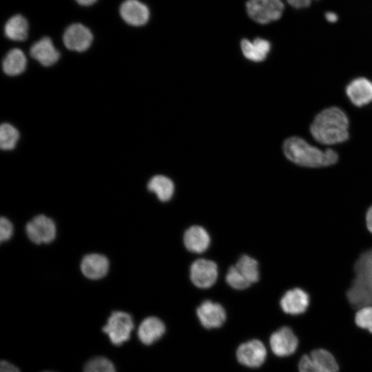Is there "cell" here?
Wrapping results in <instances>:
<instances>
[{
  "mask_svg": "<svg viewBox=\"0 0 372 372\" xmlns=\"http://www.w3.org/2000/svg\"><path fill=\"white\" fill-rule=\"evenodd\" d=\"M28 238L34 243H49L56 237L54 222L45 215H38L30 220L25 226Z\"/></svg>",
  "mask_w": 372,
  "mask_h": 372,
  "instance_id": "6",
  "label": "cell"
},
{
  "mask_svg": "<svg viewBox=\"0 0 372 372\" xmlns=\"http://www.w3.org/2000/svg\"><path fill=\"white\" fill-rule=\"evenodd\" d=\"M299 372H329L318 362L311 358L309 355L301 357L298 363Z\"/></svg>",
  "mask_w": 372,
  "mask_h": 372,
  "instance_id": "29",
  "label": "cell"
},
{
  "mask_svg": "<svg viewBox=\"0 0 372 372\" xmlns=\"http://www.w3.org/2000/svg\"><path fill=\"white\" fill-rule=\"evenodd\" d=\"M19 134L12 125L3 123L0 128V146L3 150H10L15 147Z\"/></svg>",
  "mask_w": 372,
  "mask_h": 372,
  "instance_id": "24",
  "label": "cell"
},
{
  "mask_svg": "<svg viewBox=\"0 0 372 372\" xmlns=\"http://www.w3.org/2000/svg\"><path fill=\"white\" fill-rule=\"evenodd\" d=\"M183 241L185 247L194 253H203L210 244V237L203 227L198 225L188 228L184 234Z\"/></svg>",
  "mask_w": 372,
  "mask_h": 372,
  "instance_id": "18",
  "label": "cell"
},
{
  "mask_svg": "<svg viewBox=\"0 0 372 372\" xmlns=\"http://www.w3.org/2000/svg\"><path fill=\"white\" fill-rule=\"evenodd\" d=\"M92 41L93 34L90 30L79 23L70 25L63 34L65 46L72 51H85L90 48Z\"/></svg>",
  "mask_w": 372,
  "mask_h": 372,
  "instance_id": "7",
  "label": "cell"
},
{
  "mask_svg": "<svg viewBox=\"0 0 372 372\" xmlns=\"http://www.w3.org/2000/svg\"><path fill=\"white\" fill-rule=\"evenodd\" d=\"M226 282L230 287L238 290L247 289L251 285L236 266H232L229 269L226 275Z\"/></svg>",
  "mask_w": 372,
  "mask_h": 372,
  "instance_id": "27",
  "label": "cell"
},
{
  "mask_svg": "<svg viewBox=\"0 0 372 372\" xmlns=\"http://www.w3.org/2000/svg\"><path fill=\"white\" fill-rule=\"evenodd\" d=\"M348 128L349 120L344 112L337 107H331L316 115L310 126V132L318 142L333 145L348 138Z\"/></svg>",
  "mask_w": 372,
  "mask_h": 372,
  "instance_id": "1",
  "label": "cell"
},
{
  "mask_svg": "<svg viewBox=\"0 0 372 372\" xmlns=\"http://www.w3.org/2000/svg\"><path fill=\"white\" fill-rule=\"evenodd\" d=\"M30 53L33 59L43 66L54 64L60 57L59 52L48 37H43L35 42L30 48Z\"/></svg>",
  "mask_w": 372,
  "mask_h": 372,
  "instance_id": "15",
  "label": "cell"
},
{
  "mask_svg": "<svg viewBox=\"0 0 372 372\" xmlns=\"http://www.w3.org/2000/svg\"><path fill=\"white\" fill-rule=\"evenodd\" d=\"M309 304V295L302 289L295 288L287 291L280 300L282 311L290 315L304 313Z\"/></svg>",
  "mask_w": 372,
  "mask_h": 372,
  "instance_id": "14",
  "label": "cell"
},
{
  "mask_svg": "<svg viewBox=\"0 0 372 372\" xmlns=\"http://www.w3.org/2000/svg\"><path fill=\"white\" fill-rule=\"evenodd\" d=\"M267 350L258 340H252L240 344L236 351L238 362L248 367H258L265 361Z\"/></svg>",
  "mask_w": 372,
  "mask_h": 372,
  "instance_id": "10",
  "label": "cell"
},
{
  "mask_svg": "<svg viewBox=\"0 0 372 372\" xmlns=\"http://www.w3.org/2000/svg\"><path fill=\"white\" fill-rule=\"evenodd\" d=\"M235 266L251 284L256 282L258 280V264L253 258L247 255H243L239 258Z\"/></svg>",
  "mask_w": 372,
  "mask_h": 372,
  "instance_id": "23",
  "label": "cell"
},
{
  "mask_svg": "<svg viewBox=\"0 0 372 372\" xmlns=\"http://www.w3.org/2000/svg\"><path fill=\"white\" fill-rule=\"evenodd\" d=\"M13 234V226L11 222L5 217L0 220V240L1 242L8 240Z\"/></svg>",
  "mask_w": 372,
  "mask_h": 372,
  "instance_id": "30",
  "label": "cell"
},
{
  "mask_svg": "<svg viewBox=\"0 0 372 372\" xmlns=\"http://www.w3.org/2000/svg\"><path fill=\"white\" fill-rule=\"evenodd\" d=\"M79 5L89 6L93 5L97 0H75Z\"/></svg>",
  "mask_w": 372,
  "mask_h": 372,
  "instance_id": "35",
  "label": "cell"
},
{
  "mask_svg": "<svg viewBox=\"0 0 372 372\" xmlns=\"http://www.w3.org/2000/svg\"><path fill=\"white\" fill-rule=\"evenodd\" d=\"M326 19L331 23H334L338 20V16L333 12H327L325 14Z\"/></svg>",
  "mask_w": 372,
  "mask_h": 372,
  "instance_id": "34",
  "label": "cell"
},
{
  "mask_svg": "<svg viewBox=\"0 0 372 372\" xmlns=\"http://www.w3.org/2000/svg\"><path fill=\"white\" fill-rule=\"evenodd\" d=\"M272 352L278 357L292 355L298 346V339L288 327H283L273 332L269 340Z\"/></svg>",
  "mask_w": 372,
  "mask_h": 372,
  "instance_id": "9",
  "label": "cell"
},
{
  "mask_svg": "<svg viewBox=\"0 0 372 372\" xmlns=\"http://www.w3.org/2000/svg\"><path fill=\"white\" fill-rule=\"evenodd\" d=\"M196 313L201 324L207 329L218 328L226 320L223 306L211 300L203 302L198 307Z\"/></svg>",
  "mask_w": 372,
  "mask_h": 372,
  "instance_id": "12",
  "label": "cell"
},
{
  "mask_svg": "<svg viewBox=\"0 0 372 372\" xmlns=\"http://www.w3.org/2000/svg\"><path fill=\"white\" fill-rule=\"evenodd\" d=\"M165 331V326L163 321L156 317L151 316L141 322L137 334L143 344L150 345L160 339Z\"/></svg>",
  "mask_w": 372,
  "mask_h": 372,
  "instance_id": "17",
  "label": "cell"
},
{
  "mask_svg": "<svg viewBox=\"0 0 372 372\" xmlns=\"http://www.w3.org/2000/svg\"><path fill=\"white\" fill-rule=\"evenodd\" d=\"M354 278L347 297L355 309L372 306V248L362 253L356 260Z\"/></svg>",
  "mask_w": 372,
  "mask_h": 372,
  "instance_id": "3",
  "label": "cell"
},
{
  "mask_svg": "<svg viewBox=\"0 0 372 372\" xmlns=\"http://www.w3.org/2000/svg\"><path fill=\"white\" fill-rule=\"evenodd\" d=\"M147 189L154 193L157 198L163 202L169 200L174 192L172 180L163 175L153 176L147 184Z\"/></svg>",
  "mask_w": 372,
  "mask_h": 372,
  "instance_id": "22",
  "label": "cell"
},
{
  "mask_svg": "<svg viewBox=\"0 0 372 372\" xmlns=\"http://www.w3.org/2000/svg\"><path fill=\"white\" fill-rule=\"evenodd\" d=\"M355 324L372 333V306H366L358 309L355 315Z\"/></svg>",
  "mask_w": 372,
  "mask_h": 372,
  "instance_id": "28",
  "label": "cell"
},
{
  "mask_svg": "<svg viewBox=\"0 0 372 372\" xmlns=\"http://www.w3.org/2000/svg\"><path fill=\"white\" fill-rule=\"evenodd\" d=\"M27 65V59L23 52L19 48L10 50L2 63L3 72L9 76H16L22 73Z\"/></svg>",
  "mask_w": 372,
  "mask_h": 372,
  "instance_id": "21",
  "label": "cell"
},
{
  "mask_svg": "<svg viewBox=\"0 0 372 372\" xmlns=\"http://www.w3.org/2000/svg\"><path fill=\"white\" fill-rule=\"evenodd\" d=\"M283 152L291 162L304 167H320L335 164L338 161L337 153L331 149L321 150L304 139L293 136L283 143Z\"/></svg>",
  "mask_w": 372,
  "mask_h": 372,
  "instance_id": "2",
  "label": "cell"
},
{
  "mask_svg": "<svg viewBox=\"0 0 372 372\" xmlns=\"http://www.w3.org/2000/svg\"><path fill=\"white\" fill-rule=\"evenodd\" d=\"M119 14L126 23L136 27L146 24L149 19L148 7L139 0H125L119 8Z\"/></svg>",
  "mask_w": 372,
  "mask_h": 372,
  "instance_id": "11",
  "label": "cell"
},
{
  "mask_svg": "<svg viewBox=\"0 0 372 372\" xmlns=\"http://www.w3.org/2000/svg\"><path fill=\"white\" fill-rule=\"evenodd\" d=\"M240 48L246 59L254 62H260L266 59L271 44L269 41L261 38H256L252 41L243 39L240 41Z\"/></svg>",
  "mask_w": 372,
  "mask_h": 372,
  "instance_id": "19",
  "label": "cell"
},
{
  "mask_svg": "<svg viewBox=\"0 0 372 372\" xmlns=\"http://www.w3.org/2000/svg\"><path fill=\"white\" fill-rule=\"evenodd\" d=\"M245 6L248 16L260 24L278 20L285 9L282 0H247Z\"/></svg>",
  "mask_w": 372,
  "mask_h": 372,
  "instance_id": "4",
  "label": "cell"
},
{
  "mask_svg": "<svg viewBox=\"0 0 372 372\" xmlns=\"http://www.w3.org/2000/svg\"><path fill=\"white\" fill-rule=\"evenodd\" d=\"M83 372H116L112 362L104 357H95L85 365Z\"/></svg>",
  "mask_w": 372,
  "mask_h": 372,
  "instance_id": "26",
  "label": "cell"
},
{
  "mask_svg": "<svg viewBox=\"0 0 372 372\" xmlns=\"http://www.w3.org/2000/svg\"><path fill=\"white\" fill-rule=\"evenodd\" d=\"M287 3L295 8H303L310 6L312 0H287Z\"/></svg>",
  "mask_w": 372,
  "mask_h": 372,
  "instance_id": "32",
  "label": "cell"
},
{
  "mask_svg": "<svg viewBox=\"0 0 372 372\" xmlns=\"http://www.w3.org/2000/svg\"><path fill=\"white\" fill-rule=\"evenodd\" d=\"M346 92L355 105H364L372 101V82L363 77L355 79L347 86Z\"/></svg>",
  "mask_w": 372,
  "mask_h": 372,
  "instance_id": "16",
  "label": "cell"
},
{
  "mask_svg": "<svg viewBox=\"0 0 372 372\" xmlns=\"http://www.w3.org/2000/svg\"><path fill=\"white\" fill-rule=\"evenodd\" d=\"M109 267V260L105 256L94 253L85 256L80 265L82 273L92 280L103 278L107 273Z\"/></svg>",
  "mask_w": 372,
  "mask_h": 372,
  "instance_id": "13",
  "label": "cell"
},
{
  "mask_svg": "<svg viewBox=\"0 0 372 372\" xmlns=\"http://www.w3.org/2000/svg\"><path fill=\"white\" fill-rule=\"evenodd\" d=\"M366 225L368 230L372 233V206L368 209L366 212Z\"/></svg>",
  "mask_w": 372,
  "mask_h": 372,
  "instance_id": "33",
  "label": "cell"
},
{
  "mask_svg": "<svg viewBox=\"0 0 372 372\" xmlns=\"http://www.w3.org/2000/svg\"><path fill=\"white\" fill-rule=\"evenodd\" d=\"M133 328L132 316L126 312L116 311L112 313L102 330L114 345L119 346L130 339Z\"/></svg>",
  "mask_w": 372,
  "mask_h": 372,
  "instance_id": "5",
  "label": "cell"
},
{
  "mask_svg": "<svg viewBox=\"0 0 372 372\" xmlns=\"http://www.w3.org/2000/svg\"><path fill=\"white\" fill-rule=\"evenodd\" d=\"M28 22L21 14L12 16L4 25V33L9 39L15 41H22L27 39L28 32Z\"/></svg>",
  "mask_w": 372,
  "mask_h": 372,
  "instance_id": "20",
  "label": "cell"
},
{
  "mask_svg": "<svg viewBox=\"0 0 372 372\" xmlns=\"http://www.w3.org/2000/svg\"><path fill=\"white\" fill-rule=\"evenodd\" d=\"M309 355L329 372H338L339 365L330 351L324 349H316Z\"/></svg>",
  "mask_w": 372,
  "mask_h": 372,
  "instance_id": "25",
  "label": "cell"
},
{
  "mask_svg": "<svg viewBox=\"0 0 372 372\" xmlns=\"http://www.w3.org/2000/svg\"><path fill=\"white\" fill-rule=\"evenodd\" d=\"M0 372H21L14 364L6 360H2L0 364Z\"/></svg>",
  "mask_w": 372,
  "mask_h": 372,
  "instance_id": "31",
  "label": "cell"
},
{
  "mask_svg": "<svg viewBox=\"0 0 372 372\" xmlns=\"http://www.w3.org/2000/svg\"><path fill=\"white\" fill-rule=\"evenodd\" d=\"M218 277V267L211 260L198 259L190 267V279L193 284L202 289L211 287Z\"/></svg>",
  "mask_w": 372,
  "mask_h": 372,
  "instance_id": "8",
  "label": "cell"
},
{
  "mask_svg": "<svg viewBox=\"0 0 372 372\" xmlns=\"http://www.w3.org/2000/svg\"><path fill=\"white\" fill-rule=\"evenodd\" d=\"M43 372H52V371H43Z\"/></svg>",
  "mask_w": 372,
  "mask_h": 372,
  "instance_id": "36",
  "label": "cell"
}]
</instances>
